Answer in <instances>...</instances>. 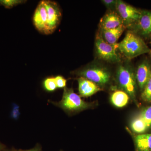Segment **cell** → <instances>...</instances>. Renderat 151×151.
I'll return each mask as SVG.
<instances>
[{
  "label": "cell",
  "instance_id": "cell-20",
  "mask_svg": "<svg viewBox=\"0 0 151 151\" xmlns=\"http://www.w3.org/2000/svg\"><path fill=\"white\" fill-rule=\"evenodd\" d=\"M20 116L19 107L16 103H13L10 113V117L13 120H18Z\"/></svg>",
  "mask_w": 151,
  "mask_h": 151
},
{
  "label": "cell",
  "instance_id": "cell-1",
  "mask_svg": "<svg viewBox=\"0 0 151 151\" xmlns=\"http://www.w3.org/2000/svg\"><path fill=\"white\" fill-rule=\"evenodd\" d=\"M118 49L128 59H132L151 50L144 40L132 32H127L125 37L118 43Z\"/></svg>",
  "mask_w": 151,
  "mask_h": 151
},
{
  "label": "cell",
  "instance_id": "cell-7",
  "mask_svg": "<svg viewBox=\"0 0 151 151\" xmlns=\"http://www.w3.org/2000/svg\"><path fill=\"white\" fill-rule=\"evenodd\" d=\"M116 12L121 17L124 25L131 26L136 23L142 14V11L128 4L121 0H117Z\"/></svg>",
  "mask_w": 151,
  "mask_h": 151
},
{
  "label": "cell",
  "instance_id": "cell-15",
  "mask_svg": "<svg viewBox=\"0 0 151 151\" xmlns=\"http://www.w3.org/2000/svg\"><path fill=\"white\" fill-rule=\"evenodd\" d=\"M130 97L126 92L117 90L111 94L110 100L112 105L117 108H122L127 106L129 102Z\"/></svg>",
  "mask_w": 151,
  "mask_h": 151
},
{
  "label": "cell",
  "instance_id": "cell-10",
  "mask_svg": "<svg viewBox=\"0 0 151 151\" xmlns=\"http://www.w3.org/2000/svg\"><path fill=\"white\" fill-rule=\"evenodd\" d=\"M122 25H124V22L118 13L110 11L101 19L99 27L101 30L109 29L116 28Z\"/></svg>",
  "mask_w": 151,
  "mask_h": 151
},
{
  "label": "cell",
  "instance_id": "cell-27",
  "mask_svg": "<svg viewBox=\"0 0 151 151\" xmlns=\"http://www.w3.org/2000/svg\"></svg>",
  "mask_w": 151,
  "mask_h": 151
},
{
  "label": "cell",
  "instance_id": "cell-9",
  "mask_svg": "<svg viewBox=\"0 0 151 151\" xmlns=\"http://www.w3.org/2000/svg\"><path fill=\"white\" fill-rule=\"evenodd\" d=\"M33 23L39 31L47 35V12L44 1H41L36 9L34 14Z\"/></svg>",
  "mask_w": 151,
  "mask_h": 151
},
{
  "label": "cell",
  "instance_id": "cell-21",
  "mask_svg": "<svg viewBox=\"0 0 151 151\" xmlns=\"http://www.w3.org/2000/svg\"><path fill=\"white\" fill-rule=\"evenodd\" d=\"M57 87L58 88H64L66 86L67 80L61 76H57L55 77Z\"/></svg>",
  "mask_w": 151,
  "mask_h": 151
},
{
  "label": "cell",
  "instance_id": "cell-25",
  "mask_svg": "<svg viewBox=\"0 0 151 151\" xmlns=\"http://www.w3.org/2000/svg\"><path fill=\"white\" fill-rule=\"evenodd\" d=\"M4 151H11L10 150H5Z\"/></svg>",
  "mask_w": 151,
  "mask_h": 151
},
{
  "label": "cell",
  "instance_id": "cell-14",
  "mask_svg": "<svg viewBox=\"0 0 151 151\" xmlns=\"http://www.w3.org/2000/svg\"><path fill=\"white\" fill-rule=\"evenodd\" d=\"M126 28V26L122 25L112 29L101 30L100 35L107 43L111 45L116 44Z\"/></svg>",
  "mask_w": 151,
  "mask_h": 151
},
{
  "label": "cell",
  "instance_id": "cell-16",
  "mask_svg": "<svg viewBox=\"0 0 151 151\" xmlns=\"http://www.w3.org/2000/svg\"><path fill=\"white\" fill-rule=\"evenodd\" d=\"M134 141L136 151L151 150V134H137L135 136Z\"/></svg>",
  "mask_w": 151,
  "mask_h": 151
},
{
  "label": "cell",
  "instance_id": "cell-6",
  "mask_svg": "<svg viewBox=\"0 0 151 151\" xmlns=\"http://www.w3.org/2000/svg\"><path fill=\"white\" fill-rule=\"evenodd\" d=\"M132 132L137 134L151 129V105L143 108L133 116L130 122Z\"/></svg>",
  "mask_w": 151,
  "mask_h": 151
},
{
  "label": "cell",
  "instance_id": "cell-26",
  "mask_svg": "<svg viewBox=\"0 0 151 151\" xmlns=\"http://www.w3.org/2000/svg\"><path fill=\"white\" fill-rule=\"evenodd\" d=\"M150 55H151V51L150 52Z\"/></svg>",
  "mask_w": 151,
  "mask_h": 151
},
{
  "label": "cell",
  "instance_id": "cell-12",
  "mask_svg": "<svg viewBox=\"0 0 151 151\" xmlns=\"http://www.w3.org/2000/svg\"><path fill=\"white\" fill-rule=\"evenodd\" d=\"M78 85V92L81 97H91L93 94L101 91V88L94 82L83 77L77 79Z\"/></svg>",
  "mask_w": 151,
  "mask_h": 151
},
{
  "label": "cell",
  "instance_id": "cell-22",
  "mask_svg": "<svg viewBox=\"0 0 151 151\" xmlns=\"http://www.w3.org/2000/svg\"><path fill=\"white\" fill-rule=\"evenodd\" d=\"M117 1V0H103L102 2L107 9L111 11H114L113 10L116 9Z\"/></svg>",
  "mask_w": 151,
  "mask_h": 151
},
{
  "label": "cell",
  "instance_id": "cell-8",
  "mask_svg": "<svg viewBox=\"0 0 151 151\" xmlns=\"http://www.w3.org/2000/svg\"><path fill=\"white\" fill-rule=\"evenodd\" d=\"M47 12V35L54 32L61 18V13L58 4L51 1H44Z\"/></svg>",
  "mask_w": 151,
  "mask_h": 151
},
{
  "label": "cell",
  "instance_id": "cell-24",
  "mask_svg": "<svg viewBox=\"0 0 151 151\" xmlns=\"http://www.w3.org/2000/svg\"><path fill=\"white\" fill-rule=\"evenodd\" d=\"M5 150L4 149V145L1 143H0V151H4Z\"/></svg>",
  "mask_w": 151,
  "mask_h": 151
},
{
  "label": "cell",
  "instance_id": "cell-17",
  "mask_svg": "<svg viewBox=\"0 0 151 151\" xmlns=\"http://www.w3.org/2000/svg\"><path fill=\"white\" fill-rule=\"evenodd\" d=\"M141 97L144 102L151 103V73L148 81L142 91Z\"/></svg>",
  "mask_w": 151,
  "mask_h": 151
},
{
  "label": "cell",
  "instance_id": "cell-28",
  "mask_svg": "<svg viewBox=\"0 0 151 151\" xmlns=\"http://www.w3.org/2000/svg\"><path fill=\"white\" fill-rule=\"evenodd\" d=\"M150 151H151V150Z\"/></svg>",
  "mask_w": 151,
  "mask_h": 151
},
{
  "label": "cell",
  "instance_id": "cell-23",
  "mask_svg": "<svg viewBox=\"0 0 151 151\" xmlns=\"http://www.w3.org/2000/svg\"><path fill=\"white\" fill-rule=\"evenodd\" d=\"M13 151H41L40 149L38 148H34L31 150H15Z\"/></svg>",
  "mask_w": 151,
  "mask_h": 151
},
{
  "label": "cell",
  "instance_id": "cell-18",
  "mask_svg": "<svg viewBox=\"0 0 151 151\" xmlns=\"http://www.w3.org/2000/svg\"><path fill=\"white\" fill-rule=\"evenodd\" d=\"M45 89L49 92H52L57 88L55 77H49L46 78L43 82Z\"/></svg>",
  "mask_w": 151,
  "mask_h": 151
},
{
  "label": "cell",
  "instance_id": "cell-3",
  "mask_svg": "<svg viewBox=\"0 0 151 151\" xmlns=\"http://www.w3.org/2000/svg\"><path fill=\"white\" fill-rule=\"evenodd\" d=\"M68 113H74L89 109L93 106L92 103H87L81 96L74 92L73 89L65 87L62 99L57 103H53Z\"/></svg>",
  "mask_w": 151,
  "mask_h": 151
},
{
  "label": "cell",
  "instance_id": "cell-4",
  "mask_svg": "<svg viewBox=\"0 0 151 151\" xmlns=\"http://www.w3.org/2000/svg\"><path fill=\"white\" fill-rule=\"evenodd\" d=\"M80 77H83L100 86L108 85L111 80V72L107 68L99 65L86 66L75 72Z\"/></svg>",
  "mask_w": 151,
  "mask_h": 151
},
{
  "label": "cell",
  "instance_id": "cell-13",
  "mask_svg": "<svg viewBox=\"0 0 151 151\" xmlns=\"http://www.w3.org/2000/svg\"><path fill=\"white\" fill-rule=\"evenodd\" d=\"M136 29L144 36L151 35V11H142L139 19L136 23Z\"/></svg>",
  "mask_w": 151,
  "mask_h": 151
},
{
  "label": "cell",
  "instance_id": "cell-5",
  "mask_svg": "<svg viewBox=\"0 0 151 151\" xmlns=\"http://www.w3.org/2000/svg\"><path fill=\"white\" fill-rule=\"evenodd\" d=\"M95 50L100 59L111 63L120 62L121 57L117 52L118 43L111 45L107 43L100 35H97L95 41Z\"/></svg>",
  "mask_w": 151,
  "mask_h": 151
},
{
  "label": "cell",
  "instance_id": "cell-19",
  "mask_svg": "<svg viewBox=\"0 0 151 151\" xmlns=\"http://www.w3.org/2000/svg\"><path fill=\"white\" fill-rule=\"evenodd\" d=\"M23 2L19 0H0V5L4 6L6 9H11Z\"/></svg>",
  "mask_w": 151,
  "mask_h": 151
},
{
  "label": "cell",
  "instance_id": "cell-11",
  "mask_svg": "<svg viewBox=\"0 0 151 151\" xmlns=\"http://www.w3.org/2000/svg\"><path fill=\"white\" fill-rule=\"evenodd\" d=\"M151 73V65L148 60H145L138 65L135 75L137 84L141 91H142Z\"/></svg>",
  "mask_w": 151,
  "mask_h": 151
},
{
  "label": "cell",
  "instance_id": "cell-2",
  "mask_svg": "<svg viewBox=\"0 0 151 151\" xmlns=\"http://www.w3.org/2000/svg\"><path fill=\"white\" fill-rule=\"evenodd\" d=\"M116 80L121 90L126 92L130 98L136 102L137 84L132 67L128 65H120L116 71Z\"/></svg>",
  "mask_w": 151,
  "mask_h": 151
}]
</instances>
